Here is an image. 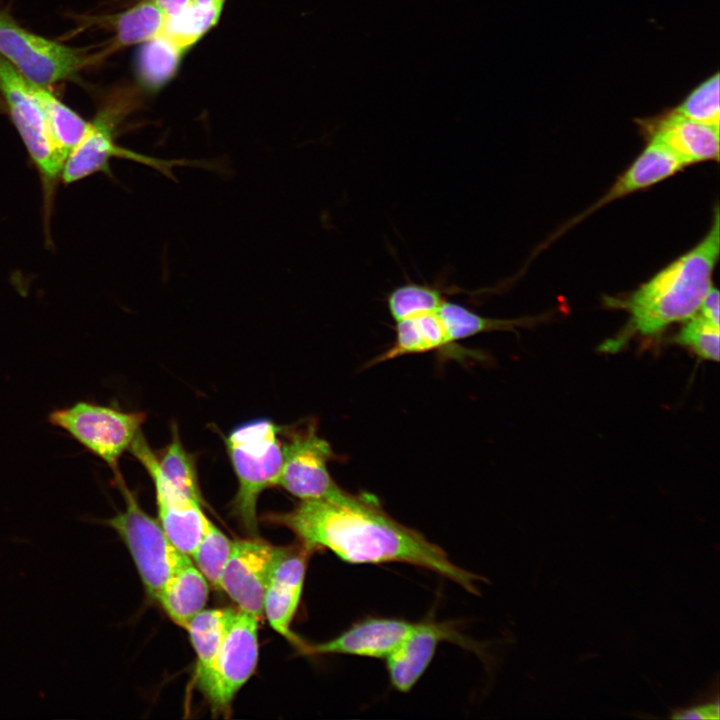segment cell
Segmentation results:
<instances>
[{"instance_id":"e0dca14e","label":"cell","mask_w":720,"mask_h":720,"mask_svg":"<svg viewBox=\"0 0 720 720\" xmlns=\"http://www.w3.org/2000/svg\"><path fill=\"white\" fill-rule=\"evenodd\" d=\"M687 165L688 163L669 147L657 140L649 139L642 153L585 215L614 200L650 187L674 175Z\"/></svg>"},{"instance_id":"484cf974","label":"cell","mask_w":720,"mask_h":720,"mask_svg":"<svg viewBox=\"0 0 720 720\" xmlns=\"http://www.w3.org/2000/svg\"><path fill=\"white\" fill-rule=\"evenodd\" d=\"M182 54L161 36L143 43L137 58V71L141 82L150 89L164 85L174 76Z\"/></svg>"},{"instance_id":"7402d4cb","label":"cell","mask_w":720,"mask_h":720,"mask_svg":"<svg viewBox=\"0 0 720 720\" xmlns=\"http://www.w3.org/2000/svg\"><path fill=\"white\" fill-rule=\"evenodd\" d=\"M103 19L114 28L116 37L112 47L118 48L159 37L167 16L153 0H144L124 12Z\"/></svg>"},{"instance_id":"30bf717a","label":"cell","mask_w":720,"mask_h":720,"mask_svg":"<svg viewBox=\"0 0 720 720\" xmlns=\"http://www.w3.org/2000/svg\"><path fill=\"white\" fill-rule=\"evenodd\" d=\"M115 116L104 110L89 122V127L67 156L60 178L66 184L74 183L97 172L105 171L112 158H123L152 167L163 175L173 178L175 166L199 165L193 161L165 160L144 155L119 146L115 141Z\"/></svg>"},{"instance_id":"277c9868","label":"cell","mask_w":720,"mask_h":720,"mask_svg":"<svg viewBox=\"0 0 720 720\" xmlns=\"http://www.w3.org/2000/svg\"><path fill=\"white\" fill-rule=\"evenodd\" d=\"M114 477L124 498V509L97 522L118 534L131 555L146 594L156 600L169 577L191 558L180 552L169 540L160 522L143 510L122 474Z\"/></svg>"},{"instance_id":"ac0fdd59","label":"cell","mask_w":720,"mask_h":720,"mask_svg":"<svg viewBox=\"0 0 720 720\" xmlns=\"http://www.w3.org/2000/svg\"><path fill=\"white\" fill-rule=\"evenodd\" d=\"M235 612L230 608L203 609L186 628L197 657L196 682L207 700L213 692L218 656Z\"/></svg>"},{"instance_id":"4dcf8cb0","label":"cell","mask_w":720,"mask_h":720,"mask_svg":"<svg viewBox=\"0 0 720 720\" xmlns=\"http://www.w3.org/2000/svg\"><path fill=\"white\" fill-rule=\"evenodd\" d=\"M698 311L702 317L719 326V292L715 287L711 286L707 291Z\"/></svg>"},{"instance_id":"3957f363","label":"cell","mask_w":720,"mask_h":720,"mask_svg":"<svg viewBox=\"0 0 720 720\" xmlns=\"http://www.w3.org/2000/svg\"><path fill=\"white\" fill-rule=\"evenodd\" d=\"M281 430L271 419L257 418L236 426L224 437L237 479L232 514L253 536L258 531L259 496L278 484L283 459Z\"/></svg>"},{"instance_id":"52a82bcc","label":"cell","mask_w":720,"mask_h":720,"mask_svg":"<svg viewBox=\"0 0 720 720\" xmlns=\"http://www.w3.org/2000/svg\"><path fill=\"white\" fill-rule=\"evenodd\" d=\"M281 435L283 459L277 486L299 500L331 499L344 490L328 468L338 455L318 434L314 418L282 426Z\"/></svg>"},{"instance_id":"44dd1931","label":"cell","mask_w":720,"mask_h":720,"mask_svg":"<svg viewBox=\"0 0 720 720\" xmlns=\"http://www.w3.org/2000/svg\"><path fill=\"white\" fill-rule=\"evenodd\" d=\"M27 82L44 110L53 145L65 161L86 133L89 121L66 106L46 87Z\"/></svg>"},{"instance_id":"ffe728a7","label":"cell","mask_w":720,"mask_h":720,"mask_svg":"<svg viewBox=\"0 0 720 720\" xmlns=\"http://www.w3.org/2000/svg\"><path fill=\"white\" fill-rule=\"evenodd\" d=\"M395 323L394 342L387 350L370 360L366 367L405 355L439 351L452 345L437 310Z\"/></svg>"},{"instance_id":"f546056e","label":"cell","mask_w":720,"mask_h":720,"mask_svg":"<svg viewBox=\"0 0 720 720\" xmlns=\"http://www.w3.org/2000/svg\"><path fill=\"white\" fill-rule=\"evenodd\" d=\"M678 344L690 348L706 360H719V326L700 314L693 315L675 336Z\"/></svg>"},{"instance_id":"603a6c76","label":"cell","mask_w":720,"mask_h":720,"mask_svg":"<svg viewBox=\"0 0 720 720\" xmlns=\"http://www.w3.org/2000/svg\"><path fill=\"white\" fill-rule=\"evenodd\" d=\"M156 460L162 475L176 489L202 505L196 459L184 447L176 424L171 427L169 443L156 453Z\"/></svg>"},{"instance_id":"9c48e42d","label":"cell","mask_w":720,"mask_h":720,"mask_svg":"<svg viewBox=\"0 0 720 720\" xmlns=\"http://www.w3.org/2000/svg\"><path fill=\"white\" fill-rule=\"evenodd\" d=\"M129 452L145 468L154 484L158 521L164 532L180 552L191 556L203 536L208 519L202 505L180 492L162 475L156 453L142 431Z\"/></svg>"},{"instance_id":"5b68a950","label":"cell","mask_w":720,"mask_h":720,"mask_svg":"<svg viewBox=\"0 0 720 720\" xmlns=\"http://www.w3.org/2000/svg\"><path fill=\"white\" fill-rule=\"evenodd\" d=\"M113 47L93 52L46 39L22 28L0 10V55L27 81L42 87L75 78Z\"/></svg>"},{"instance_id":"83f0119b","label":"cell","mask_w":720,"mask_h":720,"mask_svg":"<svg viewBox=\"0 0 720 720\" xmlns=\"http://www.w3.org/2000/svg\"><path fill=\"white\" fill-rule=\"evenodd\" d=\"M233 544V540L207 519L203 536L190 558L214 588L220 589L222 573Z\"/></svg>"},{"instance_id":"4316f807","label":"cell","mask_w":720,"mask_h":720,"mask_svg":"<svg viewBox=\"0 0 720 720\" xmlns=\"http://www.w3.org/2000/svg\"><path fill=\"white\" fill-rule=\"evenodd\" d=\"M447 296L443 288L408 282L390 291L386 303L391 317L396 322L436 311L448 299Z\"/></svg>"},{"instance_id":"d6986e66","label":"cell","mask_w":720,"mask_h":720,"mask_svg":"<svg viewBox=\"0 0 720 720\" xmlns=\"http://www.w3.org/2000/svg\"><path fill=\"white\" fill-rule=\"evenodd\" d=\"M208 595V581L191 560L169 577L156 601L176 625L186 630L204 609Z\"/></svg>"},{"instance_id":"5bb4252c","label":"cell","mask_w":720,"mask_h":720,"mask_svg":"<svg viewBox=\"0 0 720 720\" xmlns=\"http://www.w3.org/2000/svg\"><path fill=\"white\" fill-rule=\"evenodd\" d=\"M312 552L302 544L290 546L274 567L263 600V616L277 633L297 649L305 642L291 630V623L301 600L307 563Z\"/></svg>"},{"instance_id":"4fadbf2b","label":"cell","mask_w":720,"mask_h":720,"mask_svg":"<svg viewBox=\"0 0 720 720\" xmlns=\"http://www.w3.org/2000/svg\"><path fill=\"white\" fill-rule=\"evenodd\" d=\"M418 624L398 618L367 617L329 641L305 642L298 650L307 656L336 654L386 658Z\"/></svg>"},{"instance_id":"836d02e7","label":"cell","mask_w":720,"mask_h":720,"mask_svg":"<svg viewBox=\"0 0 720 720\" xmlns=\"http://www.w3.org/2000/svg\"><path fill=\"white\" fill-rule=\"evenodd\" d=\"M192 1H193V3H196V4H205V3L212 2L214 0H192Z\"/></svg>"},{"instance_id":"7a4b0ae2","label":"cell","mask_w":720,"mask_h":720,"mask_svg":"<svg viewBox=\"0 0 720 720\" xmlns=\"http://www.w3.org/2000/svg\"><path fill=\"white\" fill-rule=\"evenodd\" d=\"M719 209L707 235L693 249L677 258L623 299L609 300L611 306L629 314L626 328L601 347L620 349L634 334L655 336L669 325L695 315L707 291L719 255Z\"/></svg>"},{"instance_id":"d6a6232c","label":"cell","mask_w":720,"mask_h":720,"mask_svg":"<svg viewBox=\"0 0 720 720\" xmlns=\"http://www.w3.org/2000/svg\"><path fill=\"white\" fill-rule=\"evenodd\" d=\"M160 10L167 16L173 17L185 10L193 3L192 0H153Z\"/></svg>"},{"instance_id":"8992f818","label":"cell","mask_w":720,"mask_h":720,"mask_svg":"<svg viewBox=\"0 0 720 720\" xmlns=\"http://www.w3.org/2000/svg\"><path fill=\"white\" fill-rule=\"evenodd\" d=\"M47 419L102 460L117 476L121 474L119 461L142 431L146 414L78 401L52 410Z\"/></svg>"},{"instance_id":"ba28073f","label":"cell","mask_w":720,"mask_h":720,"mask_svg":"<svg viewBox=\"0 0 720 720\" xmlns=\"http://www.w3.org/2000/svg\"><path fill=\"white\" fill-rule=\"evenodd\" d=\"M0 93L10 117L43 180L60 178L64 159L53 145L44 110L29 83L0 55Z\"/></svg>"},{"instance_id":"d4e9b609","label":"cell","mask_w":720,"mask_h":720,"mask_svg":"<svg viewBox=\"0 0 720 720\" xmlns=\"http://www.w3.org/2000/svg\"><path fill=\"white\" fill-rule=\"evenodd\" d=\"M451 344L484 332L514 330L533 319H494L484 317L467 307L445 300L437 309Z\"/></svg>"},{"instance_id":"1f68e13d","label":"cell","mask_w":720,"mask_h":720,"mask_svg":"<svg viewBox=\"0 0 720 720\" xmlns=\"http://www.w3.org/2000/svg\"><path fill=\"white\" fill-rule=\"evenodd\" d=\"M719 717V700L707 705L692 707L675 712V719H717Z\"/></svg>"},{"instance_id":"cb8c5ba5","label":"cell","mask_w":720,"mask_h":720,"mask_svg":"<svg viewBox=\"0 0 720 720\" xmlns=\"http://www.w3.org/2000/svg\"><path fill=\"white\" fill-rule=\"evenodd\" d=\"M224 2L214 0L205 4L192 3L178 15L167 17L160 36L184 53L216 25Z\"/></svg>"},{"instance_id":"9a60e30c","label":"cell","mask_w":720,"mask_h":720,"mask_svg":"<svg viewBox=\"0 0 720 720\" xmlns=\"http://www.w3.org/2000/svg\"><path fill=\"white\" fill-rule=\"evenodd\" d=\"M442 641L464 642L449 623L419 622L417 628L385 658L392 686L400 692L410 691L430 665Z\"/></svg>"},{"instance_id":"7c38bea8","label":"cell","mask_w":720,"mask_h":720,"mask_svg":"<svg viewBox=\"0 0 720 720\" xmlns=\"http://www.w3.org/2000/svg\"><path fill=\"white\" fill-rule=\"evenodd\" d=\"M258 620L255 615L239 609L230 622L208 700L215 713H229L235 695L255 671L259 654Z\"/></svg>"},{"instance_id":"6da1fadb","label":"cell","mask_w":720,"mask_h":720,"mask_svg":"<svg viewBox=\"0 0 720 720\" xmlns=\"http://www.w3.org/2000/svg\"><path fill=\"white\" fill-rule=\"evenodd\" d=\"M266 522L291 530L311 551L328 549L352 564L399 562L435 572L477 594L478 575L454 564L422 533L392 518L375 496L343 490L331 499L299 500Z\"/></svg>"},{"instance_id":"2e32d148","label":"cell","mask_w":720,"mask_h":720,"mask_svg":"<svg viewBox=\"0 0 720 720\" xmlns=\"http://www.w3.org/2000/svg\"><path fill=\"white\" fill-rule=\"evenodd\" d=\"M645 127L649 139L663 143L688 165L719 158V126L692 120L673 110L646 121Z\"/></svg>"},{"instance_id":"8fae6325","label":"cell","mask_w":720,"mask_h":720,"mask_svg":"<svg viewBox=\"0 0 720 720\" xmlns=\"http://www.w3.org/2000/svg\"><path fill=\"white\" fill-rule=\"evenodd\" d=\"M289 548L275 546L256 537L235 540L222 573L220 589L240 610L261 619L270 575Z\"/></svg>"},{"instance_id":"f1b7e54d","label":"cell","mask_w":720,"mask_h":720,"mask_svg":"<svg viewBox=\"0 0 720 720\" xmlns=\"http://www.w3.org/2000/svg\"><path fill=\"white\" fill-rule=\"evenodd\" d=\"M675 111L692 120L719 126V74L702 82Z\"/></svg>"}]
</instances>
